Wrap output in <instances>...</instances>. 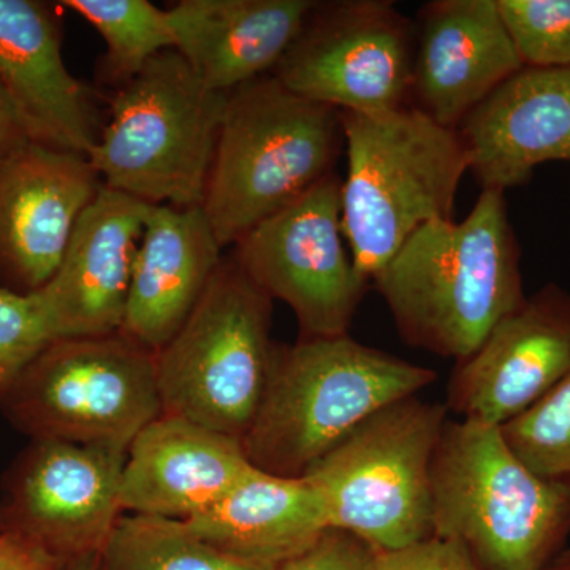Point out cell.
I'll list each match as a JSON object with an SVG mask.
<instances>
[{"label": "cell", "mask_w": 570, "mask_h": 570, "mask_svg": "<svg viewBox=\"0 0 570 570\" xmlns=\"http://www.w3.org/2000/svg\"><path fill=\"white\" fill-rule=\"evenodd\" d=\"M382 551L340 528H328L307 549L275 570H377Z\"/></svg>", "instance_id": "cell-28"}, {"label": "cell", "mask_w": 570, "mask_h": 570, "mask_svg": "<svg viewBox=\"0 0 570 570\" xmlns=\"http://www.w3.org/2000/svg\"><path fill=\"white\" fill-rule=\"evenodd\" d=\"M448 406L404 397L352 431L303 478L317 491L330 527L379 551L431 535V461Z\"/></svg>", "instance_id": "cell-7"}, {"label": "cell", "mask_w": 570, "mask_h": 570, "mask_svg": "<svg viewBox=\"0 0 570 570\" xmlns=\"http://www.w3.org/2000/svg\"><path fill=\"white\" fill-rule=\"evenodd\" d=\"M521 69L498 0H434L420 10L411 104L433 121L459 129Z\"/></svg>", "instance_id": "cell-16"}, {"label": "cell", "mask_w": 570, "mask_h": 570, "mask_svg": "<svg viewBox=\"0 0 570 570\" xmlns=\"http://www.w3.org/2000/svg\"><path fill=\"white\" fill-rule=\"evenodd\" d=\"M66 566L0 520V570H66Z\"/></svg>", "instance_id": "cell-30"}, {"label": "cell", "mask_w": 570, "mask_h": 570, "mask_svg": "<svg viewBox=\"0 0 570 570\" xmlns=\"http://www.w3.org/2000/svg\"><path fill=\"white\" fill-rule=\"evenodd\" d=\"M102 187L81 154L28 140L0 157V264L24 294L55 275L81 214Z\"/></svg>", "instance_id": "cell-15"}, {"label": "cell", "mask_w": 570, "mask_h": 570, "mask_svg": "<svg viewBox=\"0 0 570 570\" xmlns=\"http://www.w3.org/2000/svg\"><path fill=\"white\" fill-rule=\"evenodd\" d=\"M28 140L29 138L26 137L24 130L14 115L13 107L0 86V157Z\"/></svg>", "instance_id": "cell-31"}, {"label": "cell", "mask_w": 570, "mask_h": 570, "mask_svg": "<svg viewBox=\"0 0 570 570\" xmlns=\"http://www.w3.org/2000/svg\"><path fill=\"white\" fill-rule=\"evenodd\" d=\"M61 6L100 33L107 45L105 73L115 85L132 80L154 56L175 50L168 10L148 0H63Z\"/></svg>", "instance_id": "cell-24"}, {"label": "cell", "mask_w": 570, "mask_h": 570, "mask_svg": "<svg viewBox=\"0 0 570 570\" xmlns=\"http://www.w3.org/2000/svg\"><path fill=\"white\" fill-rule=\"evenodd\" d=\"M431 535L463 543L485 570H546L570 535V482L540 478L501 426L448 422L430 471Z\"/></svg>", "instance_id": "cell-3"}, {"label": "cell", "mask_w": 570, "mask_h": 570, "mask_svg": "<svg viewBox=\"0 0 570 570\" xmlns=\"http://www.w3.org/2000/svg\"><path fill=\"white\" fill-rule=\"evenodd\" d=\"M273 299L223 258L193 314L156 354L163 414L242 441L272 363Z\"/></svg>", "instance_id": "cell-8"}, {"label": "cell", "mask_w": 570, "mask_h": 570, "mask_svg": "<svg viewBox=\"0 0 570 570\" xmlns=\"http://www.w3.org/2000/svg\"><path fill=\"white\" fill-rule=\"evenodd\" d=\"M501 431L510 450L540 478L570 482V370Z\"/></svg>", "instance_id": "cell-25"}, {"label": "cell", "mask_w": 570, "mask_h": 570, "mask_svg": "<svg viewBox=\"0 0 570 570\" xmlns=\"http://www.w3.org/2000/svg\"><path fill=\"white\" fill-rule=\"evenodd\" d=\"M51 343L32 295L0 285V404Z\"/></svg>", "instance_id": "cell-27"}, {"label": "cell", "mask_w": 570, "mask_h": 570, "mask_svg": "<svg viewBox=\"0 0 570 570\" xmlns=\"http://www.w3.org/2000/svg\"><path fill=\"white\" fill-rule=\"evenodd\" d=\"M104 570H275L198 538L184 521L124 513L102 551Z\"/></svg>", "instance_id": "cell-23"}, {"label": "cell", "mask_w": 570, "mask_h": 570, "mask_svg": "<svg viewBox=\"0 0 570 570\" xmlns=\"http://www.w3.org/2000/svg\"><path fill=\"white\" fill-rule=\"evenodd\" d=\"M0 406L32 441L127 452L163 415L156 354L122 333L52 341Z\"/></svg>", "instance_id": "cell-9"}, {"label": "cell", "mask_w": 570, "mask_h": 570, "mask_svg": "<svg viewBox=\"0 0 570 570\" xmlns=\"http://www.w3.org/2000/svg\"><path fill=\"white\" fill-rule=\"evenodd\" d=\"M153 206L104 186L85 209L61 265L31 294L51 341L121 332L135 257Z\"/></svg>", "instance_id": "cell-14"}, {"label": "cell", "mask_w": 570, "mask_h": 570, "mask_svg": "<svg viewBox=\"0 0 570 570\" xmlns=\"http://www.w3.org/2000/svg\"><path fill=\"white\" fill-rule=\"evenodd\" d=\"M436 371L351 336L299 337L273 348L264 395L242 439L250 464L276 478H303L360 423L417 396Z\"/></svg>", "instance_id": "cell-2"}, {"label": "cell", "mask_w": 570, "mask_h": 570, "mask_svg": "<svg viewBox=\"0 0 570 570\" xmlns=\"http://www.w3.org/2000/svg\"><path fill=\"white\" fill-rule=\"evenodd\" d=\"M468 171L482 190L524 186L534 168L570 163V67H523L461 122Z\"/></svg>", "instance_id": "cell-18"}, {"label": "cell", "mask_w": 570, "mask_h": 570, "mask_svg": "<svg viewBox=\"0 0 570 570\" xmlns=\"http://www.w3.org/2000/svg\"><path fill=\"white\" fill-rule=\"evenodd\" d=\"M184 523L228 557L273 569L332 528L305 478H276L258 469L212 509Z\"/></svg>", "instance_id": "cell-22"}, {"label": "cell", "mask_w": 570, "mask_h": 570, "mask_svg": "<svg viewBox=\"0 0 570 570\" xmlns=\"http://www.w3.org/2000/svg\"><path fill=\"white\" fill-rule=\"evenodd\" d=\"M570 569V549L562 550L553 562L546 570H569Z\"/></svg>", "instance_id": "cell-33"}, {"label": "cell", "mask_w": 570, "mask_h": 570, "mask_svg": "<svg viewBox=\"0 0 570 570\" xmlns=\"http://www.w3.org/2000/svg\"><path fill=\"white\" fill-rule=\"evenodd\" d=\"M0 86L29 140L88 156L102 129L91 91L67 69L47 3L0 0Z\"/></svg>", "instance_id": "cell-17"}, {"label": "cell", "mask_w": 570, "mask_h": 570, "mask_svg": "<svg viewBox=\"0 0 570 570\" xmlns=\"http://www.w3.org/2000/svg\"><path fill=\"white\" fill-rule=\"evenodd\" d=\"M242 441L175 415H159L127 450L124 513L187 521L255 471Z\"/></svg>", "instance_id": "cell-19"}, {"label": "cell", "mask_w": 570, "mask_h": 570, "mask_svg": "<svg viewBox=\"0 0 570 570\" xmlns=\"http://www.w3.org/2000/svg\"><path fill=\"white\" fill-rule=\"evenodd\" d=\"M314 0H181L168 9L175 50L206 88L232 92L273 73Z\"/></svg>", "instance_id": "cell-21"}, {"label": "cell", "mask_w": 570, "mask_h": 570, "mask_svg": "<svg viewBox=\"0 0 570 570\" xmlns=\"http://www.w3.org/2000/svg\"><path fill=\"white\" fill-rule=\"evenodd\" d=\"M504 194L482 190L460 223L420 228L374 276L404 343L459 362L527 298Z\"/></svg>", "instance_id": "cell-1"}, {"label": "cell", "mask_w": 570, "mask_h": 570, "mask_svg": "<svg viewBox=\"0 0 570 570\" xmlns=\"http://www.w3.org/2000/svg\"><path fill=\"white\" fill-rule=\"evenodd\" d=\"M66 570H104L102 554H89L66 566Z\"/></svg>", "instance_id": "cell-32"}, {"label": "cell", "mask_w": 570, "mask_h": 570, "mask_svg": "<svg viewBox=\"0 0 570 570\" xmlns=\"http://www.w3.org/2000/svg\"><path fill=\"white\" fill-rule=\"evenodd\" d=\"M377 570H485L471 551L452 539L419 540L403 549L382 551Z\"/></svg>", "instance_id": "cell-29"}, {"label": "cell", "mask_w": 570, "mask_h": 570, "mask_svg": "<svg viewBox=\"0 0 570 570\" xmlns=\"http://www.w3.org/2000/svg\"><path fill=\"white\" fill-rule=\"evenodd\" d=\"M127 452L32 441L3 483L0 520L63 564L102 554L124 515Z\"/></svg>", "instance_id": "cell-12"}, {"label": "cell", "mask_w": 570, "mask_h": 570, "mask_svg": "<svg viewBox=\"0 0 570 570\" xmlns=\"http://www.w3.org/2000/svg\"><path fill=\"white\" fill-rule=\"evenodd\" d=\"M341 186L340 176H326L243 236L232 254L266 296L294 311L302 337L347 335L370 285L344 236Z\"/></svg>", "instance_id": "cell-11"}, {"label": "cell", "mask_w": 570, "mask_h": 570, "mask_svg": "<svg viewBox=\"0 0 570 570\" xmlns=\"http://www.w3.org/2000/svg\"><path fill=\"white\" fill-rule=\"evenodd\" d=\"M223 258L202 206L154 205L119 333L154 354L163 351L193 314Z\"/></svg>", "instance_id": "cell-20"}, {"label": "cell", "mask_w": 570, "mask_h": 570, "mask_svg": "<svg viewBox=\"0 0 570 570\" xmlns=\"http://www.w3.org/2000/svg\"><path fill=\"white\" fill-rule=\"evenodd\" d=\"M570 570V569H569Z\"/></svg>", "instance_id": "cell-34"}, {"label": "cell", "mask_w": 570, "mask_h": 570, "mask_svg": "<svg viewBox=\"0 0 570 570\" xmlns=\"http://www.w3.org/2000/svg\"><path fill=\"white\" fill-rule=\"evenodd\" d=\"M570 370V292L549 284L494 325L450 379L448 409L502 426L549 393Z\"/></svg>", "instance_id": "cell-13"}, {"label": "cell", "mask_w": 570, "mask_h": 570, "mask_svg": "<svg viewBox=\"0 0 570 570\" xmlns=\"http://www.w3.org/2000/svg\"><path fill=\"white\" fill-rule=\"evenodd\" d=\"M523 67H570V0H498Z\"/></svg>", "instance_id": "cell-26"}, {"label": "cell", "mask_w": 570, "mask_h": 570, "mask_svg": "<svg viewBox=\"0 0 570 570\" xmlns=\"http://www.w3.org/2000/svg\"><path fill=\"white\" fill-rule=\"evenodd\" d=\"M415 28L387 0L316 2L273 75L337 111L409 107Z\"/></svg>", "instance_id": "cell-10"}, {"label": "cell", "mask_w": 570, "mask_h": 570, "mask_svg": "<svg viewBox=\"0 0 570 570\" xmlns=\"http://www.w3.org/2000/svg\"><path fill=\"white\" fill-rule=\"evenodd\" d=\"M343 146L341 112L273 73L228 92L202 205L223 249L335 174Z\"/></svg>", "instance_id": "cell-5"}, {"label": "cell", "mask_w": 570, "mask_h": 570, "mask_svg": "<svg viewBox=\"0 0 570 570\" xmlns=\"http://www.w3.org/2000/svg\"><path fill=\"white\" fill-rule=\"evenodd\" d=\"M340 112L347 153L341 224L356 269L371 284L415 232L452 220L466 153L456 130L412 105Z\"/></svg>", "instance_id": "cell-4"}, {"label": "cell", "mask_w": 570, "mask_h": 570, "mask_svg": "<svg viewBox=\"0 0 570 570\" xmlns=\"http://www.w3.org/2000/svg\"><path fill=\"white\" fill-rule=\"evenodd\" d=\"M228 94L206 88L176 50L119 86L88 153L100 181L149 205H204Z\"/></svg>", "instance_id": "cell-6"}]
</instances>
